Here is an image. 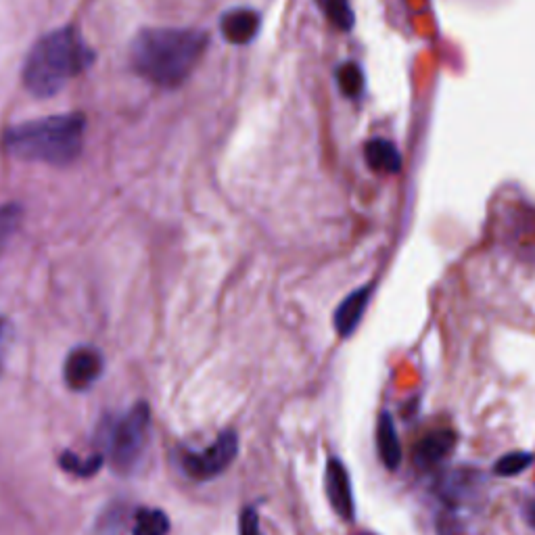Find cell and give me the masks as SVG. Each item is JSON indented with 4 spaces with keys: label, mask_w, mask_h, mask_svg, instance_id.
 I'll return each mask as SVG.
<instances>
[{
    "label": "cell",
    "mask_w": 535,
    "mask_h": 535,
    "mask_svg": "<svg viewBox=\"0 0 535 535\" xmlns=\"http://www.w3.org/2000/svg\"><path fill=\"white\" fill-rule=\"evenodd\" d=\"M531 462H533V454H529V452H510V454H504L496 462L494 473L500 477H515V475L523 473Z\"/></svg>",
    "instance_id": "16"
},
{
    "label": "cell",
    "mask_w": 535,
    "mask_h": 535,
    "mask_svg": "<svg viewBox=\"0 0 535 535\" xmlns=\"http://www.w3.org/2000/svg\"><path fill=\"white\" fill-rule=\"evenodd\" d=\"M84 143L86 118L78 111L21 122L0 136V145L11 157L57 168L74 164L84 151Z\"/></svg>",
    "instance_id": "3"
},
{
    "label": "cell",
    "mask_w": 535,
    "mask_h": 535,
    "mask_svg": "<svg viewBox=\"0 0 535 535\" xmlns=\"http://www.w3.org/2000/svg\"><path fill=\"white\" fill-rule=\"evenodd\" d=\"M170 519L159 508H141L132 521V535H168Z\"/></svg>",
    "instance_id": "13"
},
{
    "label": "cell",
    "mask_w": 535,
    "mask_h": 535,
    "mask_svg": "<svg viewBox=\"0 0 535 535\" xmlns=\"http://www.w3.org/2000/svg\"><path fill=\"white\" fill-rule=\"evenodd\" d=\"M220 30L230 44H247L260 30V15L251 9L228 11L220 21Z\"/></svg>",
    "instance_id": "10"
},
{
    "label": "cell",
    "mask_w": 535,
    "mask_h": 535,
    "mask_svg": "<svg viewBox=\"0 0 535 535\" xmlns=\"http://www.w3.org/2000/svg\"><path fill=\"white\" fill-rule=\"evenodd\" d=\"M324 487H327V496L337 517L343 521H354L356 504H354L352 479L345 469V464L335 456L327 462V471H324Z\"/></svg>",
    "instance_id": "7"
},
{
    "label": "cell",
    "mask_w": 535,
    "mask_h": 535,
    "mask_svg": "<svg viewBox=\"0 0 535 535\" xmlns=\"http://www.w3.org/2000/svg\"><path fill=\"white\" fill-rule=\"evenodd\" d=\"M103 372V358L92 347H76L69 352L63 366V377L69 389L74 391H86L95 385Z\"/></svg>",
    "instance_id": "6"
},
{
    "label": "cell",
    "mask_w": 535,
    "mask_h": 535,
    "mask_svg": "<svg viewBox=\"0 0 535 535\" xmlns=\"http://www.w3.org/2000/svg\"><path fill=\"white\" fill-rule=\"evenodd\" d=\"M149 425L151 412L147 404H136L134 408H130L128 414L118 418V421L109 427L105 435V446L115 469L128 473L136 467V462L141 460L147 448Z\"/></svg>",
    "instance_id": "4"
},
{
    "label": "cell",
    "mask_w": 535,
    "mask_h": 535,
    "mask_svg": "<svg viewBox=\"0 0 535 535\" xmlns=\"http://www.w3.org/2000/svg\"><path fill=\"white\" fill-rule=\"evenodd\" d=\"M103 464V456H95V458H90V460H80L76 458L72 452H67L63 454L61 458V467L69 473H76V475H92V473H97V469Z\"/></svg>",
    "instance_id": "18"
},
{
    "label": "cell",
    "mask_w": 535,
    "mask_h": 535,
    "mask_svg": "<svg viewBox=\"0 0 535 535\" xmlns=\"http://www.w3.org/2000/svg\"><path fill=\"white\" fill-rule=\"evenodd\" d=\"M364 157H366V164L375 172L398 174L402 168L400 151L393 147V143L383 141V138H375V141H370L364 149Z\"/></svg>",
    "instance_id": "12"
},
{
    "label": "cell",
    "mask_w": 535,
    "mask_h": 535,
    "mask_svg": "<svg viewBox=\"0 0 535 535\" xmlns=\"http://www.w3.org/2000/svg\"><path fill=\"white\" fill-rule=\"evenodd\" d=\"M209 38L191 28H147L130 44L132 72L159 88H176L195 72Z\"/></svg>",
    "instance_id": "1"
},
{
    "label": "cell",
    "mask_w": 535,
    "mask_h": 535,
    "mask_svg": "<svg viewBox=\"0 0 535 535\" xmlns=\"http://www.w3.org/2000/svg\"><path fill=\"white\" fill-rule=\"evenodd\" d=\"M370 291L372 287L366 285L362 289H356L354 293L347 295L341 304L335 310L333 322H335V331L339 337L347 339L356 333V329L360 327V320L364 318V312L368 308V301H370Z\"/></svg>",
    "instance_id": "8"
},
{
    "label": "cell",
    "mask_w": 535,
    "mask_h": 535,
    "mask_svg": "<svg viewBox=\"0 0 535 535\" xmlns=\"http://www.w3.org/2000/svg\"><path fill=\"white\" fill-rule=\"evenodd\" d=\"M21 224V207L17 203L0 205V251H3Z\"/></svg>",
    "instance_id": "15"
},
{
    "label": "cell",
    "mask_w": 535,
    "mask_h": 535,
    "mask_svg": "<svg viewBox=\"0 0 535 535\" xmlns=\"http://www.w3.org/2000/svg\"><path fill=\"white\" fill-rule=\"evenodd\" d=\"M5 341H7V322H5L3 316H0V366H3V347H5Z\"/></svg>",
    "instance_id": "20"
},
{
    "label": "cell",
    "mask_w": 535,
    "mask_h": 535,
    "mask_svg": "<svg viewBox=\"0 0 535 535\" xmlns=\"http://www.w3.org/2000/svg\"><path fill=\"white\" fill-rule=\"evenodd\" d=\"M97 55L74 26H63L44 34L23 63L21 80L32 97L49 99L95 63Z\"/></svg>",
    "instance_id": "2"
},
{
    "label": "cell",
    "mask_w": 535,
    "mask_h": 535,
    "mask_svg": "<svg viewBox=\"0 0 535 535\" xmlns=\"http://www.w3.org/2000/svg\"><path fill=\"white\" fill-rule=\"evenodd\" d=\"M339 86H341V92L347 97H358L362 88H364V78H362V72L360 67L354 65V63H347L339 69Z\"/></svg>",
    "instance_id": "17"
},
{
    "label": "cell",
    "mask_w": 535,
    "mask_h": 535,
    "mask_svg": "<svg viewBox=\"0 0 535 535\" xmlns=\"http://www.w3.org/2000/svg\"><path fill=\"white\" fill-rule=\"evenodd\" d=\"M529 521H531V525L535 527V502L529 506Z\"/></svg>",
    "instance_id": "21"
},
{
    "label": "cell",
    "mask_w": 535,
    "mask_h": 535,
    "mask_svg": "<svg viewBox=\"0 0 535 535\" xmlns=\"http://www.w3.org/2000/svg\"><path fill=\"white\" fill-rule=\"evenodd\" d=\"M124 531V510L109 508L103 517H99L97 535H122Z\"/></svg>",
    "instance_id": "19"
},
{
    "label": "cell",
    "mask_w": 535,
    "mask_h": 535,
    "mask_svg": "<svg viewBox=\"0 0 535 535\" xmlns=\"http://www.w3.org/2000/svg\"><path fill=\"white\" fill-rule=\"evenodd\" d=\"M377 448L379 456L389 471H395L402 464V444L398 437V429L393 425L389 412H381L377 423Z\"/></svg>",
    "instance_id": "11"
},
{
    "label": "cell",
    "mask_w": 535,
    "mask_h": 535,
    "mask_svg": "<svg viewBox=\"0 0 535 535\" xmlns=\"http://www.w3.org/2000/svg\"><path fill=\"white\" fill-rule=\"evenodd\" d=\"M364 535H372V533H364Z\"/></svg>",
    "instance_id": "22"
},
{
    "label": "cell",
    "mask_w": 535,
    "mask_h": 535,
    "mask_svg": "<svg viewBox=\"0 0 535 535\" xmlns=\"http://www.w3.org/2000/svg\"><path fill=\"white\" fill-rule=\"evenodd\" d=\"M456 446V433L452 431H433L418 441L414 448V462L421 469H433L437 464L450 456Z\"/></svg>",
    "instance_id": "9"
},
{
    "label": "cell",
    "mask_w": 535,
    "mask_h": 535,
    "mask_svg": "<svg viewBox=\"0 0 535 535\" xmlns=\"http://www.w3.org/2000/svg\"><path fill=\"white\" fill-rule=\"evenodd\" d=\"M239 454V435L235 431H222L216 441L203 452H186L182 456V467L186 475L205 481L222 475L232 460Z\"/></svg>",
    "instance_id": "5"
},
{
    "label": "cell",
    "mask_w": 535,
    "mask_h": 535,
    "mask_svg": "<svg viewBox=\"0 0 535 535\" xmlns=\"http://www.w3.org/2000/svg\"><path fill=\"white\" fill-rule=\"evenodd\" d=\"M322 13L331 19V23L339 30H352L354 26V11L350 7V0H316Z\"/></svg>",
    "instance_id": "14"
}]
</instances>
